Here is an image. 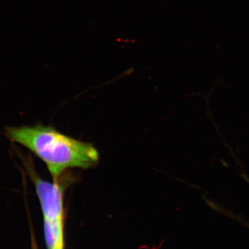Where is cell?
Listing matches in <instances>:
<instances>
[{"mask_svg": "<svg viewBox=\"0 0 249 249\" xmlns=\"http://www.w3.org/2000/svg\"><path fill=\"white\" fill-rule=\"evenodd\" d=\"M5 135L42 160L53 180L70 169H89L99 162V152L94 145L65 135L52 126L7 127Z\"/></svg>", "mask_w": 249, "mask_h": 249, "instance_id": "cell-1", "label": "cell"}, {"mask_svg": "<svg viewBox=\"0 0 249 249\" xmlns=\"http://www.w3.org/2000/svg\"><path fill=\"white\" fill-rule=\"evenodd\" d=\"M45 221V236L47 249H63V219Z\"/></svg>", "mask_w": 249, "mask_h": 249, "instance_id": "cell-2", "label": "cell"}, {"mask_svg": "<svg viewBox=\"0 0 249 249\" xmlns=\"http://www.w3.org/2000/svg\"><path fill=\"white\" fill-rule=\"evenodd\" d=\"M242 175V178H245L246 181H247V182H248L249 183V178H248V176H247V175H246V174L245 173H242V175Z\"/></svg>", "mask_w": 249, "mask_h": 249, "instance_id": "cell-3", "label": "cell"}, {"mask_svg": "<svg viewBox=\"0 0 249 249\" xmlns=\"http://www.w3.org/2000/svg\"><path fill=\"white\" fill-rule=\"evenodd\" d=\"M33 246H34V248H33V249H36V247L35 246V243H34V245H33Z\"/></svg>", "mask_w": 249, "mask_h": 249, "instance_id": "cell-4", "label": "cell"}]
</instances>
